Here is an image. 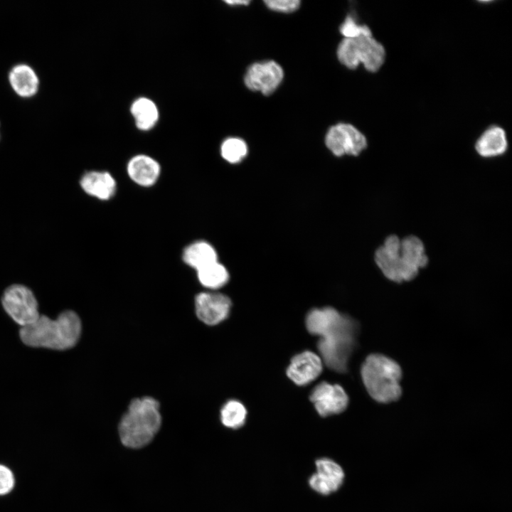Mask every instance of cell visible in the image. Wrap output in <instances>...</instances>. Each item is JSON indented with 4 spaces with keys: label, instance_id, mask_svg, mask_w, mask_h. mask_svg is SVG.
<instances>
[{
    "label": "cell",
    "instance_id": "6da1fadb",
    "mask_svg": "<svg viewBox=\"0 0 512 512\" xmlns=\"http://www.w3.org/2000/svg\"><path fill=\"white\" fill-rule=\"evenodd\" d=\"M306 325L313 335L320 337L318 350L331 370L343 373L356 343L358 323L331 307L315 309L307 315Z\"/></svg>",
    "mask_w": 512,
    "mask_h": 512
},
{
    "label": "cell",
    "instance_id": "7a4b0ae2",
    "mask_svg": "<svg viewBox=\"0 0 512 512\" xmlns=\"http://www.w3.org/2000/svg\"><path fill=\"white\" fill-rule=\"evenodd\" d=\"M375 260L383 275L397 283L414 279L428 261L419 238L409 235L400 239L394 235L388 236L377 249Z\"/></svg>",
    "mask_w": 512,
    "mask_h": 512
},
{
    "label": "cell",
    "instance_id": "3957f363",
    "mask_svg": "<svg viewBox=\"0 0 512 512\" xmlns=\"http://www.w3.org/2000/svg\"><path fill=\"white\" fill-rule=\"evenodd\" d=\"M81 322L73 311L62 312L55 320L42 315L30 325L21 327L19 334L27 346L53 350H66L79 340Z\"/></svg>",
    "mask_w": 512,
    "mask_h": 512
},
{
    "label": "cell",
    "instance_id": "277c9868",
    "mask_svg": "<svg viewBox=\"0 0 512 512\" xmlns=\"http://www.w3.org/2000/svg\"><path fill=\"white\" fill-rule=\"evenodd\" d=\"M159 404L154 398L133 400L119 425L122 443L129 448H140L149 444L160 428Z\"/></svg>",
    "mask_w": 512,
    "mask_h": 512
},
{
    "label": "cell",
    "instance_id": "5b68a950",
    "mask_svg": "<svg viewBox=\"0 0 512 512\" xmlns=\"http://www.w3.org/2000/svg\"><path fill=\"white\" fill-rule=\"evenodd\" d=\"M361 375L368 393L376 402L388 404L401 397L402 368L398 362L387 356L368 355L362 364Z\"/></svg>",
    "mask_w": 512,
    "mask_h": 512
},
{
    "label": "cell",
    "instance_id": "8992f818",
    "mask_svg": "<svg viewBox=\"0 0 512 512\" xmlns=\"http://www.w3.org/2000/svg\"><path fill=\"white\" fill-rule=\"evenodd\" d=\"M336 54L339 62L346 68L353 70L362 64L371 73L380 68L385 58L384 47L372 36L343 38Z\"/></svg>",
    "mask_w": 512,
    "mask_h": 512
},
{
    "label": "cell",
    "instance_id": "52a82bcc",
    "mask_svg": "<svg viewBox=\"0 0 512 512\" xmlns=\"http://www.w3.org/2000/svg\"><path fill=\"white\" fill-rule=\"evenodd\" d=\"M1 302L6 312L22 327L31 324L40 316L34 294L22 284L9 287L3 294Z\"/></svg>",
    "mask_w": 512,
    "mask_h": 512
},
{
    "label": "cell",
    "instance_id": "ba28073f",
    "mask_svg": "<svg viewBox=\"0 0 512 512\" xmlns=\"http://www.w3.org/2000/svg\"><path fill=\"white\" fill-rule=\"evenodd\" d=\"M325 144L327 148L336 156L345 154L358 156L367 146V140L353 125L338 123L328 130Z\"/></svg>",
    "mask_w": 512,
    "mask_h": 512
},
{
    "label": "cell",
    "instance_id": "9c48e42d",
    "mask_svg": "<svg viewBox=\"0 0 512 512\" xmlns=\"http://www.w3.org/2000/svg\"><path fill=\"white\" fill-rule=\"evenodd\" d=\"M283 78V69L277 62L265 60L255 63L247 68L244 82L250 90L268 96L277 89Z\"/></svg>",
    "mask_w": 512,
    "mask_h": 512
},
{
    "label": "cell",
    "instance_id": "30bf717a",
    "mask_svg": "<svg viewBox=\"0 0 512 512\" xmlns=\"http://www.w3.org/2000/svg\"><path fill=\"white\" fill-rule=\"evenodd\" d=\"M318 413L326 417L344 411L348 403V398L339 385L322 382L317 385L310 395Z\"/></svg>",
    "mask_w": 512,
    "mask_h": 512
},
{
    "label": "cell",
    "instance_id": "8fae6325",
    "mask_svg": "<svg viewBox=\"0 0 512 512\" xmlns=\"http://www.w3.org/2000/svg\"><path fill=\"white\" fill-rule=\"evenodd\" d=\"M231 306L230 298L221 293L204 292L195 298L196 315L208 325H215L225 319Z\"/></svg>",
    "mask_w": 512,
    "mask_h": 512
},
{
    "label": "cell",
    "instance_id": "7c38bea8",
    "mask_svg": "<svg viewBox=\"0 0 512 512\" xmlns=\"http://www.w3.org/2000/svg\"><path fill=\"white\" fill-rule=\"evenodd\" d=\"M316 473L309 479L310 487L322 495H329L337 491L344 479V471L336 462L329 458L316 461Z\"/></svg>",
    "mask_w": 512,
    "mask_h": 512
},
{
    "label": "cell",
    "instance_id": "4fadbf2b",
    "mask_svg": "<svg viewBox=\"0 0 512 512\" xmlns=\"http://www.w3.org/2000/svg\"><path fill=\"white\" fill-rule=\"evenodd\" d=\"M161 165L153 157L144 154L132 156L127 164V174L137 185L149 188L153 186L161 175Z\"/></svg>",
    "mask_w": 512,
    "mask_h": 512
},
{
    "label": "cell",
    "instance_id": "5bb4252c",
    "mask_svg": "<svg viewBox=\"0 0 512 512\" xmlns=\"http://www.w3.org/2000/svg\"><path fill=\"white\" fill-rule=\"evenodd\" d=\"M321 370L320 357L313 352L304 351L292 358L287 374L294 383L304 385L316 378Z\"/></svg>",
    "mask_w": 512,
    "mask_h": 512
},
{
    "label": "cell",
    "instance_id": "9a60e30c",
    "mask_svg": "<svg viewBox=\"0 0 512 512\" xmlns=\"http://www.w3.org/2000/svg\"><path fill=\"white\" fill-rule=\"evenodd\" d=\"M80 184L88 195L102 201L111 199L117 191L114 177L107 171H90L80 178Z\"/></svg>",
    "mask_w": 512,
    "mask_h": 512
},
{
    "label": "cell",
    "instance_id": "2e32d148",
    "mask_svg": "<svg viewBox=\"0 0 512 512\" xmlns=\"http://www.w3.org/2000/svg\"><path fill=\"white\" fill-rule=\"evenodd\" d=\"M508 146L505 131L498 126L487 129L480 136L475 144L477 153L485 158L503 154Z\"/></svg>",
    "mask_w": 512,
    "mask_h": 512
},
{
    "label": "cell",
    "instance_id": "e0dca14e",
    "mask_svg": "<svg viewBox=\"0 0 512 512\" xmlns=\"http://www.w3.org/2000/svg\"><path fill=\"white\" fill-rule=\"evenodd\" d=\"M9 80L12 89L21 97H31L38 90V78L33 68L26 64L14 66L9 73Z\"/></svg>",
    "mask_w": 512,
    "mask_h": 512
},
{
    "label": "cell",
    "instance_id": "ac0fdd59",
    "mask_svg": "<svg viewBox=\"0 0 512 512\" xmlns=\"http://www.w3.org/2000/svg\"><path fill=\"white\" fill-rule=\"evenodd\" d=\"M185 264L196 271L218 261L214 247L206 240H196L188 245L182 252Z\"/></svg>",
    "mask_w": 512,
    "mask_h": 512
},
{
    "label": "cell",
    "instance_id": "d6986e66",
    "mask_svg": "<svg viewBox=\"0 0 512 512\" xmlns=\"http://www.w3.org/2000/svg\"><path fill=\"white\" fill-rule=\"evenodd\" d=\"M130 112L137 128L141 131H149L157 123L159 111L156 103L146 97L137 98L131 105Z\"/></svg>",
    "mask_w": 512,
    "mask_h": 512
},
{
    "label": "cell",
    "instance_id": "ffe728a7",
    "mask_svg": "<svg viewBox=\"0 0 512 512\" xmlns=\"http://www.w3.org/2000/svg\"><path fill=\"white\" fill-rule=\"evenodd\" d=\"M196 275L201 284L209 289L221 288L229 279L227 269L218 261L197 270Z\"/></svg>",
    "mask_w": 512,
    "mask_h": 512
},
{
    "label": "cell",
    "instance_id": "44dd1931",
    "mask_svg": "<svg viewBox=\"0 0 512 512\" xmlns=\"http://www.w3.org/2000/svg\"><path fill=\"white\" fill-rule=\"evenodd\" d=\"M247 411L245 406L236 400L227 402L221 409L222 423L227 427L238 429L245 422Z\"/></svg>",
    "mask_w": 512,
    "mask_h": 512
},
{
    "label": "cell",
    "instance_id": "7402d4cb",
    "mask_svg": "<svg viewBox=\"0 0 512 512\" xmlns=\"http://www.w3.org/2000/svg\"><path fill=\"white\" fill-rule=\"evenodd\" d=\"M247 154V146L244 140L238 137L225 139L220 146V154L223 159L230 164L240 162Z\"/></svg>",
    "mask_w": 512,
    "mask_h": 512
},
{
    "label": "cell",
    "instance_id": "603a6c76",
    "mask_svg": "<svg viewBox=\"0 0 512 512\" xmlns=\"http://www.w3.org/2000/svg\"><path fill=\"white\" fill-rule=\"evenodd\" d=\"M341 33L344 38H355L360 36H372L371 31L366 25L358 24L354 18L348 15L339 28Z\"/></svg>",
    "mask_w": 512,
    "mask_h": 512
},
{
    "label": "cell",
    "instance_id": "cb8c5ba5",
    "mask_svg": "<svg viewBox=\"0 0 512 512\" xmlns=\"http://www.w3.org/2000/svg\"><path fill=\"white\" fill-rule=\"evenodd\" d=\"M264 3L270 10L282 13L294 12L301 4L299 0H266Z\"/></svg>",
    "mask_w": 512,
    "mask_h": 512
},
{
    "label": "cell",
    "instance_id": "d4e9b609",
    "mask_svg": "<svg viewBox=\"0 0 512 512\" xmlns=\"http://www.w3.org/2000/svg\"><path fill=\"white\" fill-rule=\"evenodd\" d=\"M14 485V476L6 466L0 464V495L9 493Z\"/></svg>",
    "mask_w": 512,
    "mask_h": 512
},
{
    "label": "cell",
    "instance_id": "484cf974",
    "mask_svg": "<svg viewBox=\"0 0 512 512\" xmlns=\"http://www.w3.org/2000/svg\"><path fill=\"white\" fill-rule=\"evenodd\" d=\"M225 2L230 6H247L250 3V1L247 0H231L225 1Z\"/></svg>",
    "mask_w": 512,
    "mask_h": 512
}]
</instances>
